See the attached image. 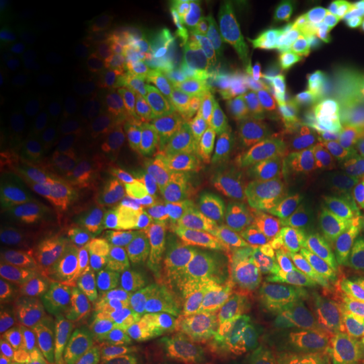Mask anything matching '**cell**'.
<instances>
[{
	"label": "cell",
	"mask_w": 364,
	"mask_h": 364,
	"mask_svg": "<svg viewBox=\"0 0 364 364\" xmlns=\"http://www.w3.org/2000/svg\"><path fill=\"white\" fill-rule=\"evenodd\" d=\"M70 135L76 151L97 173L114 181H127L146 165V141L119 114L81 105L70 111Z\"/></svg>",
	"instance_id": "6da1fadb"
},
{
	"label": "cell",
	"mask_w": 364,
	"mask_h": 364,
	"mask_svg": "<svg viewBox=\"0 0 364 364\" xmlns=\"http://www.w3.org/2000/svg\"><path fill=\"white\" fill-rule=\"evenodd\" d=\"M364 178L356 176L343 162H335L329 168L313 173L299 189L297 216L311 232L335 235L353 227L359 216ZM351 232V230H348Z\"/></svg>",
	"instance_id": "7a4b0ae2"
},
{
	"label": "cell",
	"mask_w": 364,
	"mask_h": 364,
	"mask_svg": "<svg viewBox=\"0 0 364 364\" xmlns=\"http://www.w3.org/2000/svg\"><path fill=\"white\" fill-rule=\"evenodd\" d=\"M65 159V144L49 119L33 108H14L0 124V162L14 178L54 170Z\"/></svg>",
	"instance_id": "3957f363"
},
{
	"label": "cell",
	"mask_w": 364,
	"mask_h": 364,
	"mask_svg": "<svg viewBox=\"0 0 364 364\" xmlns=\"http://www.w3.org/2000/svg\"><path fill=\"white\" fill-rule=\"evenodd\" d=\"M144 324L151 340L170 348L205 346L219 335L221 316L213 302L195 291L156 294L144 311Z\"/></svg>",
	"instance_id": "277c9868"
},
{
	"label": "cell",
	"mask_w": 364,
	"mask_h": 364,
	"mask_svg": "<svg viewBox=\"0 0 364 364\" xmlns=\"http://www.w3.org/2000/svg\"><path fill=\"white\" fill-rule=\"evenodd\" d=\"M114 302L97 289H78L54 305L46 321V338L60 348H92L108 335Z\"/></svg>",
	"instance_id": "5b68a950"
},
{
	"label": "cell",
	"mask_w": 364,
	"mask_h": 364,
	"mask_svg": "<svg viewBox=\"0 0 364 364\" xmlns=\"http://www.w3.org/2000/svg\"><path fill=\"white\" fill-rule=\"evenodd\" d=\"M294 364H364V318L311 324L291 340Z\"/></svg>",
	"instance_id": "8992f818"
},
{
	"label": "cell",
	"mask_w": 364,
	"mask_h": 364,
	"mask_svg": "<svg viewBox=\"0 0 364 364\" xmlns=\"http://www.w3.org/2000/svg\"><path fill=\"white\" fill-rule=\"evenodd\" d=\"M183 243L213 259H232L251 248V230L243 221L221 208H197L181 224Z\"/></svg>",
	"instance_id": "52a82bcc"
},
{
	"label": "cell",
	"mask_w": 364,
	"mask_h": 364,
	"mask_svg": "<svg viewBox=\"0 0 364 364\" xmlns=\"http://www.w3.org/2000/svg\"><path fill=\"white\" fill-rule=\"evenodd\" d=\"M92 254L97 273L114 284L151 287L165 273L162 259L144 243H105L92 248Z\"/></svg>",
	"instance_id": "ba28073f"
},
{
	"label": "cell",
	"mask_w": 364,
	"mask_h": 364,
	"mask_svg": "<svg viewBox=\"0 0 364 364\" xmlns=\"http://www.w3.org/2000/svg\"><path fill=\"white\" fill-rule=\"evenodd\" d=\"M103 183L87 168H70L52 176L41 189V205L54 216H92L100 208Z\"/></svg>",
	"instance_id": "9c48e42d"
},
{
	"label": "cell",
	"mask_w": 364,
	"mask_h": 364,
	"mask_svg": "<svg viewBox=\"0 0 364 364\" xmlns=\"http://www.w3.org/2000/svg\"><path fill=\"white\" fill-rule=\"evenodd\" d=\"M149 232V213L130 197H114L95 210L87 221L92 248L105 243H144Z\"/></svg>",
	"instance_id": "30bf717a"
},
{
	"label": "cell",
	"mask_w": 364,
	"mask_h": 364,
	"mask_svg": "<svg viewBox=\"0 0 364 364\" xmlns=\"http://www.w3.org/2000/svg\"><path fill=\"white\" fill-rule=\"evenodd\" d=\"M22 254H25L30 273L36 275L38 281H43V284H49V287L63 284L81 262L78 240L70 232L57 230V227L43 232L38 240H33Z\"/></svg>",
	"instance_id": "8fae6325"
},
{
	"label": "cell",
	"mask_w": 364,
	"mask_h": 364,
	"mask_svg": "<svg viewBox=\"0 0 364 364\" xmlns=\"http://www.w3.org/2000/svg\"><path fill=\"white\" fill-rule=\"evenodd\" d=\"M52 213L46 208H22L14 213L11 219V227H9V232H11V240L14 246L19 248V251H25L33 240H38L43 232H49L54 224L52 219H49Z\"/></svg>",
	"instance_id": "7c38bea8"
},
{
	"label": "cell",
	"mask_w": 364,
	"mask_h": 364,
	"mask_svg": "<svg viewBox=\"0 0 364 364\" xmlns=\"http://www.w3.org/2000/svg\"><path fill=\"white\" fill-rule=\"evenodd\" d=\"M0 33H3V49L16 46V41L25 36L27 25L33 19V6L22 0H3L0 6Z\"/></svg>",
	"instance_id": "4fadbf2b"
},
{
	"label": "cell",
	"mask_w": 364,
	"mask_h": 364,
	"mask_svg": "<svg viewBox=\"0 0 364 364\" xmlns=\"http://www.w3.org/2000/svg\"><path fill=\"white\" fill-rule=\"evenodd\" d=\"M346 264H348L353 284L364 289V213L351 227L348 240H346Z\"/></svg>",
	"instance_id": "5bb4252c"
},
{
	"label": "cell",
	"mask_w": 364,
	"mask_h": 364,
	"mask_svg": "<svg viewBox=\"0 0 364 364\" xmlns=\"http://www.w3.org/2000/svg\"><path fill=\"white\" fill-rule=\"evenodd\" d=\"M340 162H343L346 168H351L356 176L364 178V132H356V135H353L351 144L343 149Z\"/></svg>",
	"instance_id": "9a60e30c"
},
{
	"label": "cell",
	"mask_w": 364,
	"mask_h": 364,
	"mask_svg": "<svg viewBox=\"0 0 364 364\" xmlns=\"http://www.w3.org/2000/svg\"><path fill=\"white\" fill-rule=\"evenodd\" d=\"M14 332H16V311L9 297V289H3V294H0V343L6 346L14 338Z\"/></svg>",
	"instance_id": "2e32d148"
},
{
	"label": "cell",
	"mask_w": 364,
	"mask_h": 364,
	"mask_svg": "<svg viewBox=\"0 0 364 364\" xmlns=\"http://www.w3.org/2000/svg\"><path fill=\"white\" fill-rule=\"evenodd\" d=\"M353 127L356 132H364V87L356 97V111H353Z\"/></svg>",
	"instance_id": "e0dca14e"
}]
</instances>
